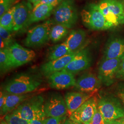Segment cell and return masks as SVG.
<instances>
[{"label": "cell", "mask_w": 124, "mask_h": 124, "mask_svg": "<svg viewBox=\"0 0 124 124\" xmlns=\"http://www.w3.org/2000/svg\"><path fill=\"white\" fill-rule=\"evenodd\" d=\"M70 29L65 25L54 23L50 32V40L53 42H57L66 36Z\"/></svg>", "instance_id": "cell-22"}, {"label": "cell", "mask_w": 124, "mask_h": 124, "mask_svg": "<svg viewBox=\"0 0 124 124\" xmlns=\"http://www.w3.org/2000/svg\"><path fill=\"white\" fill-rule=\"evenodd\" d=\"M29 122L30 124H44L43 120H29Z\"/></svg>", "instance_id": "cell-37"}, {"label": "cell", "mask_w": 124, "mask_h": 124, "mask_svg": "<svg viewBox=\"0 0 124 124\" xmlns=\"http://www.w3.org/2000/svg\"><path fill=\"white\" fill-rule=\"evenodd\" d=\"M91 62L92 57L88 49L81 48L64 70L75 74L88 69Z\"/></svg>", "instance_id": "cell-14"}, {"label": "cell", "mask_w": 124, "mask_h": 124, "mask_svg": "<svg viewBox=\"0 0 124 124\" xmlns=\"http://www.w3.org/2000/svg\"><path fill=\"white\" fill-rule=\"evenodd\" d=\"M83 23L88 28L95 31H104L113 28L99 9L97 4L90 5L81 12Z\"/></svg>", "instance_id": "cell-5"}, {"label": "cell", "mask_w": 124, "mask_h": 124, "mask_svg": "<svg viewBox=\"0 0 124 124\" xmlns=\"http://www.w3.org/2000/svg\"><path fill=\"white\" fill-rule=\"evenodd\" d=\"M15 6L9 9L0 17V26L12 32L13 30V13Z\"/></svg>", "instance_id": "cell-25"}, {"label": "cell", "mask_w": 124, "mask_h": 124, "mask_svg": "<svg viewBox=\"0 0 124 124\" xmlns=\"http://www.w3.org/2000/svg\"><path fill=\"white\" fill-rule=\"evenodd\" d=\"M7 96V93L6 92H0V109H1L4 105L6 98Z\"/></svg>", "instance_id": "cell-34"}, {"label": "cell", "mask_w": 124, "mask_h": 124, "mask_svg": "<svg viewBox=\"0 0 124 124\" xmlns=\"http://www.w3.org/2000/svg\"><path fill=\"white\" fill-rule=\"evenodd\" d=\"M97 108L98 100L92 97L70 115V118L82 124H92Z\"/></svg>", "instance_id": "cell-9"}, {"label": "cell", "mask_w": 124, "mask_h": 124, "mask_svg": "<svg viewBox=\"0 0 124 124\" xmlns=\"http://www.w3.org/2000/svg\"><path fill=\"white\" fill-rule=\"evenodd\" d=\"M93 94L82 92H69L65 95L67 111L69 115L77 110L85 102L93 96Z\"/></svg>", "instance_id": "cell-17"}, {"label": "cell", "mask_w": 124, "mask_h": 124, "mask_svg": "<svg viewBox=\"0 0 124 124\" xmlns=\"http://www.w3.org/2000/svg\"><path fill=\"white\" fill-rule=\"evenodd\" d=\"M102 82L98 76L92 73H87L76 80L75 88L80 92L94 94L101 86Z\"/></svg>", "instance_id": "cell-15"}, {"label": "cell", "mask_w": 124, "mask_h": 124, "mask_svg": "<svg viewBox=\"0 0 124 124\" xmlns=\"http://www.w3.org/2000/svg\"><path fill=\"white\" fill-rule=\"evenodd\" d=\"M44 99L40 95L27 98L13 111L23 119L44 120L46 115L44 111Z\"/></svg>", "instance_id": "cell-2"}, {"label": "cell", "mask_w": 124, "mask_h": 124, "mask_svg": "<svg viewBox=\"0 0 124 124\" xmlns=\"http://www.w3.org/2000/svg\"><path fill=\"white\" fill-rule=\"evenodd\" d=\"M62 1V0H40L39 2L33 5V8L40 5L45 4L56 8Z\"/></svg>", "instance_id": "cell-30"}, {"label": "cell", "mask_w": 124, "mask_h": 124, "mask_svg": "<svg viewBox=\"0 0 124 124\" xmlns=\"http://www.w3.org/2000/svg\"><path fill=\"white\" fill-rule=\"evenodd\" d=\"M79 50L72 52L62 58L53 60L48 61L45 62L40 67V70L41 73L45 76L48 77L54 73L64 70Z\"/></svg>", "instance_id": "cell-16"}, {"label": "cell", "mask_w": 124, "mask_h": 124, "mask_svg": "<svg viewBox=\"0 0 124 124\" xmlns=\"http://www.w3.org/2000/svg\"><path fill=\"white\" fill-rule=\"evenodd\" d=\"M44 111L47 117L66 116L68 111L65 98L59 93L49 95L44 102Z\"/></svg>", "instance_id": "cell-10"}, {"label": "cell", "mask_w": 124, "mask_h": 124, "mask_svg": "<svg viewBox=\"0 0 124 124\" xmlns=\"http://www.w3.org/2000/svg\"><path fill=\"white\" fill-rule=\"evenodd\" d=\"M105 124H124V117L107 122Z\"/></svg>", "instance_id": "cell-33"}, {"label": "cell", "mask_w": 124, "mask_h": 124, "mask_svg": "<svg viewBox=\"0 0 124 124\" xmlns=\"http://www.w3.org/2000/svg\"><path fill=\"white\" fill-rule=\"evenodd\" d=\"M64 42L56 45L50 50L47 54L48 61L55 60L62 58L71 53Z\"/></svg>", "instance_id": "cell-23"}, {"label": "cell", "mask_w": 124, "mask_h": 124, "mask_svg": "<svg viewBox=\"0 0 124 124\" xmlns=\"http://www.w3.org/2000/svg\"><path fill=\"white\" fill-rule=\"evenodd\" d=\"M54 23L52 18L31 29L23 41V44L29 48H38L46 44L50 40V32Z\"/></svg>", "instance_id": "cell-4"}, {"label": "cell", "mask_w": 124, "mask_h": 124, "mask_svg": "<svg viewBox=\"0 0 124 124\" xmlns=\"http://www.w3.org/2000/svg\"><path fill=\"white\" fill-rule=\"evenodd\" d=\"M4 119L8 124H30L28 120L21 118L13 111L5 115Z\"/></svg>", "instance_id": "cell-26"}, {"label": "cell", "mask_w": 124, "mask_h": 124, "mask_svg": "<svg viewBox=\"0 0 124 124\" xmlns=\"http://www.w3.org/2000/svg\"><path fill=\"white\" fill-rule=\"evenodd\" d=\"M12 33V32L8 31L3 27L0 26V38L4 41L8 47L14 43Z\"/></svg>", "instance_id": "cell-27"}, {"label": "cell", "mask_w": 124, "mask_h": 124, "mask_svg": "<svg viewBox=\"0 0 124 124\" xmlns=\"http://www.w3.org/2000/svg\"><path fill=\"white\" fill-rule=\"evenodd\" d=\"M17 0H0V16L12 8Z\"/></svg>", "instance_id": "cell-28"}, {"label": "cell", "mask_w": 124, "mask_h": 124, "mask_svg": "<svg viewBox=\"0 0 124 124\" xmlns=\"http://www.w3.org/2000/svg\"><path fill=\"white\" fill-rule=\"evenodd\" d=\"M124 58V40L116 37L107 43L103 59Z\"/></svg>", "instance_id": "cell-18"}, {"label": "cell", "mask_w": 124, "mask_h": 124, "mask_svg": "<svg viewBox=\"0 0 124 124\" xmlns=\"http://www.w3.org/2000/svg\"><path fill=\"white\" fill-rule=\"evenodd\" d=\"M63 124H83L80 122L75 121L74 120H71L70 118L66 119Z\"/></svg>", "instance_id": "cell-36"}, {"label": "cell", "mask_w": 124, "mask_h": 124, "mask_svg": "<svg viewBox=\"0 0 124 124\" xmlns=\"http://www.w3.org/2000/svg\"><path fill=\"white\" fill-rule=\"evenodd\" d=\"M50 86L56 90H63L75 86L76 81L74 74L63 70L51 75L48 77Z\"/></svg>", "instance_id": "cell-13"}, {"label": "cell", "mask_w": 124, "mask_h": 124, "mask_svg": "<svg viewBox=\"0 0 124 124\" xmlns=\"http://www.w3.org/2000/svg\"><path fill=\"white\" fill-rule=\"evenodd\" d=\"M105 122L101 113L97 108L94 115L92 124H105Z\"/></svg>", "instance_id": "cell-31"}, {"label": "cell", "mask_w": 124, "mask_h": 124, "mask_svg": "<svg viewBox=\"0 0 124 124\" xmlns=\"http://www.w3.org/2000/svg\"><path fill=\"white\" fill-rule=\"evenodd\" d=\"M86 33L81 29L72 31L64 42L71 52H76L81 48L86 38Z\"/></svg>", "instance_id": "cell-21"}, {"label": "cell", "mask_w": 124, "mask_h": 124, "mask_svg": "<svg viewBox=\"0 0 124 124\" xmlns=\"http://www.w3.org/2000/svg\"><path fill=\"white\" fill-rule=\"evenodd\" d=\"M13 69L8 48L0 50V70L1 74H3Z\"/></svg>", "instance_id": "cell-24"}, {"label": "cell", "mask_w": 124, "mask_h": 124, "mask_svg": "<svg viewBox=\"0 0 124 124\" xmlns=\"http://www.w3.org/2000/svg\"><path fill=\"white\" fill-rule=\"evenodd\" d=\"M66 120V116L62 117H50L43 120L44 124H63Z\"/></svg>", "instance_id": "cell-29"}, {"label": "cell", "mask_w": 124, "mask_h": 124, "mask_svg": "<svg viewBox=\"0 0 124 124\" xmlns=\"http://www.w3.org/2000/svg\"><path fill=\"white\" fill-rule=\"evenodd\" d=\"M78 12L73 0H62L53 12L54 23L60 24L71 29L78 20Z\"/></svg>", "instance_id": "cell-3"}, {"label": "cell", "mask_w": 124, "mask_h": 124, "mask_svg": "<svg viewBox=\"0 0 124 124\" xmlns=\"http://www.w3.org/2000/svg\"><path fill=\"white\" fill-rule=\"evenodd\" d=\"M116 79L124 80V58L120 64L119 68L116 75Z\"/></svg>", "instance_id": "cell-32"}, {"label": "cell", "mask_w": 124, "mask_h": 124, "mask_svg": "<svg viewBox=\"0 0 124 124\" xmlns=\"http://www.w3.org/2000/svg\"><path fill=\"white\" fill-rule=\"evenodd\" d=\"M97 5L113 27L123 24L124 0H101Z\"/></svg>", "instance_id": "cell-6"}, {"label": "cell", "mask_w": 124, "mask_h": 124, "mask_svg": "<svg viewBox=\"0 0 124 124\" xmlns=\"http://www.w3.org/2000/svg\"><path fill=\"white\" fill-rule=\"evenodd\" d=\"M124 58L102 59L98 70V77L102 84L109 86L116 79L120 64Z\"/></svg>", "instance_id": "cell-8"}, {"label": "cell", "mask_w": 124, "mask_h": 124, "mask_svg": "<svg viewBox=\"0 0 124 124\" xmlns=\"http://www.w3.org/2000/svg\"><path fill=\"white\" fill-rule=\"evenodd\" d=\"M7 48L13 68L31 62L36 57V53L34 51L26 48L16 42H14Z\"/></svg>", "instance_id": "cell-11"}, {"label": "cell", "mask_w": 124, "mask_h": 124, "mask_svg": "<svg viewBox=\"0 0 124 124\" xmlns=\"http://www.w3.org/2000/svg\"><path fill=\"white\" fill-rule=\"evenodd\" d=\"M31 95L29 93L16 94L7 93L4 105L0 110V115H6L13 111L24 101L31 97Z\"/></svg>", "instance_id": "cell-19"}, {"label": "cell", "mask_w": 124, "mask_h": 124, "mask_svg": "<svg viewBox=\"0 0 124 124\" xmlns=\"http://www.w3.org/2000/svg\"><path fill=\"white\" fill-rule=\"evenodd\" d=\"M123 24H124V11H123Z\"/></svg>", "instance_id": "cell-40"}, {"label": "cell", "mask_w": 124, "mask_h": 124, "mask_svg": "<svg viewBox=\"0 0 124 124\" xmlns=\"http://www.w3.org/2000/svg\"><path fill=\"white\" fill-rule=\"evenodd\" d=\"M0 124H8L7 122H6V121H5V120H1V121H0Z\"/></svg>", "instance_id": "cell-39"}, {"label": "cell", "mask_w": 124, "mask_h": 124, "mask_svg": "<svg viewBox=\"0 0 124 124\" xmlns=\"http://www.w3.org/2000/svg\"><path fill=\"white\" fill-rule=\"evenodd\" d=\"M40 0H28V2H30L31 3H32L33 5L35 4L36 3L39 2Z\"/></svg>", "instance_id": "cell-38"}, {"label": "cell", "mask_w": 124, "mask_h": 124, "mask_svg": "<svg viewBox=\"0 0 124 124\" xmlns=\"http://www.w3.org/2000/svg\"><path fill=\"white\" fill-rule=\"evenodd\" d=\"M118 94L124 104V85L121 86L119 88Z\"/></svg>", "instance_id": "cell-35"}, {"label": "cell", "mask_w": 124, "mask_h": 124, "mask_svg": "<svg viewBox=\"0 0 124 124\" xmlns=\"http://www.w3.org/2000/svg\"><path fill=\"white\" fill-rule=\"evenodd\" d=\"M41 82L42 80L38 75L31 73H22L8 80L4 86V90L11 94H27L36 90Z\"/></svg>", "instance_id": "cell-1"}, {"label": "cell", "mask_w": 124, "mask_h": 124, "mask_svg": "<svg viewBox=\"0 0 124 124\" xmlns=\"http://www.w3.org/2000/svg\"><path fill=\"white\" fill-rule=\"evenodd\" d=\"M98 109L105 123L124 117V107L120 101L112 96H102L98 100Z\"/></svg>", "instance_id": "cell-7"}, {"label": "cell", "mask_w": 124, "mask_h": 124, "mask_svg": "<svg viewBox=\"0 0 124 124\" xmlns=\"http://www.w3.org/2000/svg\"><path fill=\"white\" fill-rule=\"evenodd\" d=\"M33 8L27 28L33 23L43 21L49 18L55 8L53 6L45 4L40 5Z\"/></svg>", "instance_id": "cell-20"}, {"label": "cell", "mask_w": 124, "mask_h": 124, "mask_svg": "<svg viewBox=\"0 0 124 124\" xmlns=\"http://www.w3.org/2000/svg\"><path fill=\"white\" fill-rule=\"evenodd\" d=\"M13 13V30L18 32L27 28V23L31 12L32 8L30 2L22 1L15 6Z\"/></svg>", "instance_id": "cell-12"}]
</instances>
